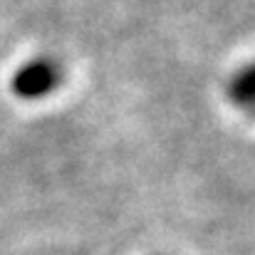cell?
Masks as SVG:
<instances>
[{
	"instance_id": "cell-1",
	"label": "cell",
	"mask_w": 255,
	"mask_h": 255,
	"mask_svg": "<svg viewBox=\"0 0 255 255\" xmlns=\"http://www.w3.org/2000/svg\"><path fill=\"white\" fill-rule=\"evenodd\" d=\"M62 82V70L57 62L47 60V57H37L25 62L15 75H12V94H17L20 99H42L47 94H52Z\"/></svg>"
},
{
	"instance_id": "cell-2",
	"label": "cell",
	"mask_w": 255,
	"mask_h": 255,
	"mask_svg": "<svg viewBox=\"0 0 255 255\" xmlns=\"http://www.w3.org/2000/svg\"><path fill=\"white\" fill-rule=\"evenodd\" d=\"M228 99L238 107L255 104V62L243 67L231 82H228Z\"/></svg>"
},
{
	"instance_id": "cell-3",
	"label": "cell",
	"mask_w": 255,
	"mask_h": 255,
	"mask_svg": "<svg viewBox=\"0 0 255 255\" xmlns=\"http://www.w3.org/2000/svg\"><path fill=\"white\" fill-rule=\"evenodd\" d=\"M251 114H253V117H255V104H251Z\"/></svg>"
}]
</instances>
